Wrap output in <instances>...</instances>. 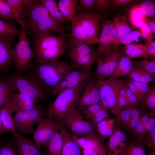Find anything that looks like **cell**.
Listing matches in <instances>:
<instances>
[{
    "label": "cell",
    "mask_w": 155,
    "mask_h": 155,
    "mask_svg": "<svg viewBox=\"0 0 155 155\" xmlns=\"http://www.w3.org/2000/svg\"><path fill=\"white\" fill-rule=\"evenodd\" d=\"M24 5L22 14L27 18L26 32L32 43L46 34H66L65 27L51 16L40 0H24Z\"/></svg>",
    "instance_id": "6da1fadb"
},
{
    "label": "cell",
    "mask_w": 155,
    "mask_h": 155,
    "mask_svg": "<svg viewBox=\"0 0 155 155\" xmlns=\"http://www.w3.org/2000/svg\"><path fill=\"white\" fill-rule=\"evenodd\" d=\"M72 62L58 60L40 63L34 61L27 74L49 95L52 89L70 72L76 69Z\"/></svg>",
    "instance_id": "7a4b0ae2"
},
{
    "label": "cell",
    "mask_w": 155,
    "mask_h": 155,
    "mask_svg": "<svg viewBox=\"0 0 155 155\" xmlns=\"http://www.w3.org/2000/svg\"><path fill=\"white\" fill-rule=\"evenodd\" d=\"M87 81L74 87L66 89L57 95L54 101L48 105L43 116L59 121L72 108L76 107L79 96Z\"/></svg>",
    "instance_id": "3957f363"
},
{
    "label": "cell",
    "mask_w": 155,
    "mask_h": 155,
    "mask_svg": "<svg viewBox=\"0 0 155 155\" xmlns=\"http://www.w3.org/2000/svg\"><path fill=\"white\" fill-rule=\"evenodd\" d=\"M26 21L23 18L17 20L21 28L17 43L13 52V65L15 72L27 73L30 71L36 54L30 46L26 31Z\"/></svg>",
    "instance_id": "277c9868"
},
{
    "label": "cell",
    "mask_w": 155,
    "mask_h": 155,
    "mask_svg": "<svg viewBox=\"0 0 155 155\" xmlns=\"http://www.w3.org/2000/svg\"><path fill=\"white\" fill-rule=\"evenodd\" d=\"M125 80V77L120 80L111 78L106 80L95 79L99 90L101 103L115 115L119 111L118 104L119 91Z\"/></svg>",
    "instance_id": "5b68a950"
},
{
    "label": "cell",
    "mask_w": 155,
    "mask_h": 155,
    "mask_svg": "<svg viewBox=\"0 0 155 155\" xmlns=\"http://www.w3.org/2000/svg\"><path fill=\"white\" fill-rule=\"evenodd\" d=\"M16 91L25 94L38 103L45 100L49 95L36 80L27 73H12L5 77Z\"/></svg>",
    "instance_id": "8992f818"
},
{
    "label": "cell",
    "mask_w": 155,
    "mask_h": 155,
    "mask_svg": "<svg viewBox=\"0 0 155 155\" xmlns=\"http://www.w3.org/2000/svg\"><path fill=\"white\" fill-rule=\"evenodd\" d=\"M58 122L69 129L71 134L77 136L86 137L96 134V128L83 118L76 107L72 108Z\"/></svg>",
    "instance_id": "52a82bcc"
},
{
    "label": "cell",
    "mask_w": 155,
    "mask_h": 155,
    "mask_svg": "<svg viewBox=\"0 0 155 155\" xmlns=\"http://www.w3.org/2000/svg\"><path fill=\"white\" fill-rule=\"evenodd\" d=\"M44 112L42 108L37 105L32 109L15 113L12 118L17 134H33L34 126L42 117Z\"/></svg>",
    "instance_id": "ba28073f"
},
{
    "label": "cell",
    "mask_w": 155,
    "mask_h": 155,
    "mask_svg": "<svg viewBox=\"0 0 155 155\" xmlns=\"http://www.w3.org/2000/svg\"><path fill=\"white\" fill-rule=\"evenodd\" d=\"M88 38V44L98 43L103 16L94 11H86L75 15Z\"/></svg>",
    "instance_id": "9c48e42d"
},
{
    "label": "cell",
    "mask_w": 155,
    "mask_h": 155,
    "mask_svg": "<svg viewBox=\"0 0 155 155\" xmlns=\"http://www.w3.org/2000/svg\"><path fill=\"white\" fill-rule=\"evenodd\" d=\"M116 36L115 30L112 21L106 20L103 16L99 44L96 52V59H102L104 56L113 50Z\"/></svg>",
    "instance_id": "30bf717a"
},
{
    "label": "cell",
    "mask_w": 155,
    "mask_h": 155,
    "mask_svg": "<svg viewBox=\"0 0 155 155\" xmlns=\"http://www.w3.org/2000/svg\"><path fill=\"white\" fill-rule=\"evenodd\" d=\"M59 130L58 121L51 118L42 117L36 123L33 133V141L39 146H45Z\"/></svg>",
    "instance_id": "8fae6325"
},
{
    "label": "cell",
    "mask_w": 155,
    "mask_h": 155,
    "mask_svg": "<svg viewBox=\"0 0 155 155\" xmlns=\"http://www.w3.org/2000/svg\"><path fill=\"white\" fill-rule=\"evenodd\" d=\"M125 54L119 48L109 52L102 59H96L97 64L94 73L97 79L103 80L113 72Z\"/></svg>",
    "instance_id": "7c38bea8"
},
{
    "label": "cell",
    "mask_w": 155,
    "mask_h": 155,
    "mask_svg": "<svg viewBox=\"0 0 155 155\" xmlns=\"http://www.w3.org/2000/svg\"><path fill=\"white\" fill-rule=\"evenodd\" d=\"M16 37L0 35V72L7 71L13 63V52Z\"/></svg>",
    "instance_id": "4fadbf2b"
},
{
    "label": "cell",
    "mask_w": 155,
    "mask_h": 155,
    "mask_svg": "<svg viewBox=\"0 0 155 155\" xmlns=\"http://www.w3.org/2000/svg\"><path fill=\"white\" fill-rule=\"evenodd\" d=\"M71 134L82 150L85 149L96 155H107V150L103 144V141L98 135L95 134L80 137Z\"/></svg>",
    "instance_id": "5bb4252c"
},
{
    "label": "cell",
    "mask_w": 155,
    "mask_h": 155,
    "mask_svg": "<svg viewBox=\"0 0 155 155\" xmlns=\"http://www.w3.org/2000/svg\"><path fill=\"white\" fill-rule=\"evenodd\" d=\"M101 103L99 90L95 79L88 80L84 88L80 95L76 104L77 107L87 106Z\"/></svg>",
    "instance_id": "9a60e30c"
},
{
    "label": "cell",
    "mask_w": 155,
    "mask_h": 155,
    "mask_svg": "<svg viewBox=\"0 0 155 155\" xmlns=\"http://www.w3.org/2000/svg\"><path fill=\"white\" fill-rule=\"evenodd\" d=\"M12 140L18 155H45L40 146L26 137L17 134L13 136Z\"/></svg>",
    "instance_id": "2e32d148"
},
{
    "label": "cell",
    "mask_w": 155,
    "mask_h": 155,
    "mask_svg": "<svg viewBox=\"0 0 155 155\" xmlns=\"http://www.w3.org/2000/svg\"><path fill=\"white\" fill-rule=\"evenodd\" d=\"M144 110L140 107L130 105L120 110L115 114V130L123 131L132 120L141 115Z\"/></svg>",
    "instance_id": "e0dca14e"
},
{
    "label": "cell",
    "mask_w": 155,
    "mask_h": 155,
    "mask_svg": "<svg viewBox=\"0 0 155 155\" xmlns=\"http://www.w3.org/2000/svg\"><path fill=\"white\" fill-rule=\"evenodd\" d=\"M67 41L66 45L67 56L71 57L86 55H96L95 52L91 45L77 40L67 34Z\"/></svg>",
    "instance_id": "ac0fdd59"
},
{
    "label": "cell",
    "mask_w": 155,
    "mask_h": 155,
    "mask_svg": "<svg viewBox=\"0 0 155 155\" xmlns=\"http://www.w3.org/2000/svg\"><path fill=\"white\" fill-rule=\"evenodd\" d=\"M59 131L63 137L61 155H83L81 147L72 137L65 126L58 122Z\"/></svg>",
    "instance_id": "d6986e66"
},
{
    "label": "cell",
    "mask_w": 155,
    "mask_h": 155,
    "mask_svg": "<svg viewBox=\"0 0 155 155\" xmlns=\"http://www.w3.org/2000/svg\"><path fill=\"white\" fill-rule=\"evenodd\" d=\"M67 34H48L43 35L34 40L32 43L36 54L46 49L56 46L64 43L63 40Z\"/></svg>",
    "instance_id": "ffe728a7"
},
{
    "label": "cell",
    "mask_w": 155,
    "mask_h": 155,
    "mask_svg": "<svg viewBox=\"0 0 155 155\" xmlns=\"http://www.w3.org/2000/svg\"><path fill=\"white\" fill-rule=\"evenodd\" d=\"M66 45L64 42L58 45L50 47L36 53V61L45 63L58 60L64 55Z\"/></svg>",
    "instance_id": "44dd1931"
},
{
    "label": "cell",
    "mask_w": 155,
    "mask_h": 155,
    "mask_svg": "<svg viewBox=\"0 0 155 155\" xmlns=\"http://www.w3.org/2000/svg\"><path fill=\"white\" fill-rule=\"evenodd\" d=\"M112 21L116 34L113 47V50H114L118 48L120 38L131 30L132 28L126 16L122 15H116Z\"/></svg>",
    "instance_id": "7402d4cb"
},
{
    "label": "cell",
    "mask_w": 155,
    "mask_h": 155,
    "mask_svg": "<svg viewBox=\"0 0 155 155\" xmlns=\"http://www.w3.org/2000/svg\"><path fill=\"white\" fill-rule=\"evenodd\" d=\"M127 139L126 133L124 131L115 130L110 136L107 143V155H118Z\"/></svg>",
    "instance_id": "603a6c76"
},
{
    "label": "cell",
    "mask_w": 155,
    "mask_h": 155,
    "mask_svg": "<svg viewBox=\"0 0 155 155\" xmlns=\"http://www.w3.org/2000/svg\"><path fill=\"white\" fill-rule=\"evenodd\" d=\"M14 97L1 108L0 113L2 123L5 129L8 132H10L13 136H16L18 134L15 130L12 116L13 113L14 112Z\"/></svg>",
    "instance_id": "cb8c5ba5"
},
{
    "label": "cell",
    "mask_w": 155,
    "mask_h": 155,
    "mask_svg": "<svg viewBox=\"0 0 155 155\" xmlns=\"http://www.w3.org/2000/svg\"><path fill=\"white\" fill-rule=\"evenodd\" d=\"M14 99V109L15 113L32 109L38 103L30 96L19 92H16Z\"/></svg>",
    "instance_id": "d4e9b609"
},
{
    "label": "cell",
    "mask_w": 155,
    "mask_h": 155,
    "mask_svg": "<svg viewBox=\"0 0 155 155\" xmlns=\"http://www.w3.org/2000/svg\"><path fill=\"white\" fill-rule=\"evenodd\" d=\"M57 3L59 9L66 22H71L78 10V0H59Z\"/></svg>",
    "instance_id": "484cf974"
},
{
    "label": "cell",
    "mask_w": 155,
    "mask_h": 155,
    "mask_svg": "<svg viewBox=\"0 0 155 155\" xmlns=\"http://www.w3.org/2000/svg\"><path fill=\"white\" fill-rule=\"evenodd\" d=\"M118 155H146L145 146L140 140H127Z\"/></svg>",
    "instance_id": "4316f807"
},
{
    "label": "cell",
    "mask_w": 155,
    "mask_h": 155,
    "mask_svg": "<svg viewBox=\"0 0 155 155\" xmlns=\"http://www.w3.org/2000/svg\"><path fill=\"white\" fill-rule=\"evenodd\" d=\"M16 93L6 77H0V108L9 102Z\"/></svg>",
    "instance_id": "83f0119b"
},
{
    "label": "cell",
    "mask_w": 155,
    "mask_h": 155,
    "mask_svg": "<svg viewBox=\"0 0 155 155\" xmlns=\"http://www.w3.org/2000/svg\"><path fill=\"white\" fill-rule=\"evenodd\" d=\"M76 68L82 69L92 73L91 65L96 59V55H77L69 58Z\"/></svg>",
    "instance_id": "f1b7e54d"
},
{
    "label": "cell",
    "mask_w": 155,
    "mask_h": 155,
    "mask_svg": "<svg viewBox=\"0 0 155 155\" xmlns=\"http://www.w3.org/2000/svg\"><path fill=\"white\" fill-rule=\"evenodd\" d=\"M132 67L131 59L125 54L109 77L118 80L128 75Z\"/></svg>",
    "instance_id": "f546056e"
},
{
    "label": "cell",
    "mask_w": 155,
    "mask_h": 155,
    "mask_svg": "<svg viewBox=\"0 0 155 155\" xmlns=\"http://www.w3.org/2000/svg\"><path fill=\"white\" fill-rule=\"evenodd\" d=\"M63 143V137L59 131L46 144L44 150L45 155H61Z\"/></svg>",
    "instance_id": "4dcf8cb0"
},
{
    "label": "cell",
    "mask_w": 155,
    "mask_h": 155,
    "mask_svg": "<svg viewBox=\"0 0 155 155\" xmlns=\"http://www.w3.org/2000/svg\"><path fill=\"white\" fill-rule=\"evenodd\" d=\"M124 52L130 59L150 57L148 54L145 44H135L125 45Z\"/></svg>",
    "instance_id": "1f68e13d"
},
{
    "label": "cell",
    "mask_w": 155,
    "mask_h": 155,
    "mask_svg": "<svg viewBox=\"0 0 155 155\" xmlns=\"http://www.w3.org/2000/svg\"><path fill=\"white\" fill-rule=\"evenodd\" d=\"M51 16L61 26L64 27L65 20L60 12L57 3L54 0H40Z\"/></svg>",
    "instance_id": "d6a6232c"
},
{
    "label": "cell",
    "mask_w": 155,
    "mask_h": 155,
    "mask_svg": "<svg viewBox=\"0 0 155 155\" xmlns=\"http://www.w3.org/2000/svg\"><path fill=\"white\" fill-rule=\"evenodd\" d=\"M115 119H110L108 118L99 122L96 127L99 136L103 140L111 136L115 131L114 124L115 123Z\"/></svg>",
    "instance_id": "836d02e7"
},
{
    "label": "cell",
    "mask_w": 155,
    "mask_h": 155,
    "mask_svg": "<svg viewBox=\"0 0 155 155\" xmlns=\"http://www.w3.org/2000/svg\"><path fill=\"white\" fill-rule=\"evenodd\" d=\"M141 107L148 112L151 117L155 115V86L151 87L148 92L144 96L141 102Z\"/></svg>",
    "instance_id": "e575fe53"
},
{
    "label": "cell",
    "mask_w": 155,
    "mask_h": 155,
    "mask_svg": "<svg viewBox=\"0 0 155 155\" xmlns=\"http://www.w3.org/2000/svg\"><path fill=\"white\" fill-rule=\"evenodd\" d=\"M128 75L134 81L142 83L147 84L155 80V76L133 65Z\"/></svg>",
    "instance_id": "d590c367"
},
{
    "label": "cell",
    "mask_w": 155,
    "mask_h": 155,
    "mask_svg": "<svg viewBox=\"0 0 155 155\" xmlns=\"http://www.w3.org/2000/svg\"><path fill=\"white\" fill-rule=\"evenodd\" d=\"M71 22V32L68 35L74 38L82 41L87 44H89L87 37L75 16Z\"/></svg>",
    "instance_id": "8d00e7d4"
},
{
    "label": "cell",
    "mask_w": 155,
    "mask_h": 155,
    "mask_svg": "<svg viewBox=\"0 0 155 155\" xmlns=\"http://www.w3.org/2000/svg\"><path fill=\"white\" fill-rule=\"evenodd\" d=\"M21 30L17 28L15 23L0 19V35L18 36Z\"/></svg>",
    "instance_id": "74e56055"
},
{
    "label": "cell",
    "mask_w": 155,
    "mask_h": 155,
    "mask_svg": "<svg viewBox=\"0 0 155 155\" xmlns=\"http://www.w3.org/2000/svg\"><path fill=\"white\" fill-rule=\"evenodd\" d=\"M132 65L155 76V59L153 57L147 58L135 61L133 62Z\"/></svg>",
    "instance_id": "f35d334b"
},
{
    "label": "cell",
    "mask_w": 155,
    "mask_h": 155,
    "mask_svg": "<svg viewBox=\"0 0 155 155\" xmlns=\"http://www.w3.org/2000/svg\"><path fill=\"white\" fill-rule=\"evenodd\" d=\"M105 107L101 103L87 106L77 107L80 114L86 120L89 121L99 111Z\"/></svg>",
    "instance_id": "ab89813d"
},
{
    "label": "cell",
    "mask_w": 155,
    "mask_h": 155,
    "mask_svg": "<svg viewBox=\"0 0 155 155\" xmlns=\"http://www.w3.org/2000/svg\"><path fill=\"white\" fill-rule=\"evenodd\" d=\"M0 155H18L12 140L0 138Z\"/></svg>",
    "instance_id": "60d3db41"
},
{
    "label": "cell",
    "mask_w": 155,
    "mask_h": 155,
    "mask_svg": "<svg viewBox=\"0 0 155 155\" xmlns=\"http://www.w3.org/2000/svg\"><path fill=\"white\" fill-rule=\"evenodd\" d=\"M0 18L14 23L16 22L14 13L5 0H0Z\"/></svg>",
    "instance_id": "b9f144b4"
},
{
    "label": "cell",
    "mask_w": 155,
    "mask_h": 155,
    "mask_svg": "<svg viewBox=\"0 0 155 155\" xmlns=\"http://www.w3.org/2000/svg\"><path fill=\"white\" fill-rule=\"evenodd\" d=\"M139 8L146 16L154 17L155 16V4L152 1L146 0L139 5Z\"/></svg>",
    "instance_id": "7bdbcfd3"
},
{
    "label": "cell",
    "mask_w": 155,
    "mask_h": 155,
    "mask_svg": "<svg viewBox=\"0 0 155 155\" xmlns=\"http://www.w3.org/2000/svg\"><path fill=\"white\" fill-rule=\"evenodd\" d=\"M147 17L141 11L139 5L132 7L129 12V19L131 25L133 22L137 21H144Z\"/></svg>",
    "instance_id": "ee69618b"
},
{
    "label": "cell",
    "mask_w": 155,
    "mask_h": 155,
    "mask_svg": "<svg viewBox=\"0 0 155 155\" xmlns=\"http://www.w3.org/2000/svg\"><path fill=\"white\" fill-rule=\"evenodd\" d=\"M14 13L16 19L22 16L24 7V0H5Z\"/></svg>",
    "instance_id": "f6af8a7d"
},
{
    "label": "cell",
    "mask_w": 155,
    "mask_h": 155,
    "mask_svg": "<svg viewBox=\"0 0 155 155\" xmlns=\"http://www.w3.org/2000/svg\"><path fill=\"white\" fill-rule=\"evenodd\" d=\"M140 36L141 35L139 32L132 30L120 38L119 43L127 45L134 41L138 42L140 41Z\"/></svg>",
    "instance_id": "bcb514c9"
},
{
    "label": "cell",
    "mask_w": 155,
    "mask_h": 155,
    "mask_svg": "<svg viewBox=\"0 0 155 155\" xmlns=\"http://www.w3.org/2000/svg\"><path fill=\"white\" fill-rule=\"evenodd\" d=\"M78 3L79 6L77 12L81 13L96 10V0H80Z\"/></svg>",
    "instance_id": "7dc6e473"
},
{
    "label": "cell",
    "mask_w": 155,
    "mask_h": 155,
    "mask_svg": "<svg viewBox=\"0 0 155 155\" xmlns=\"http://www.w3.org/2000/svg\"><path fill=\"white\" fill-rule=\"evenodd\" d=\"M109 115V113L108 109L104 107L97 112L89 121L96 128V125L99 122L108 118Z\"/></svg>",
    "instance_id": "c3c4849f"
},
{
    "label": "cell",
    "mask_w": 155,
    "mask_h": 155,
    "mask_svg": "<svg viewBox=\"0 0 155 155\" xmlns=\"http://www.w3.org/2000/svg\"><path fill=\"white\" fill-rule=\"evenodd\" d=\"M139 29V32L141 36L144 39L146 40L148 42L153 40L154 36L152 35V33L147 25L143 22L140 25Z\"/></svg>",
    "instance_id": "681fc988"
},
{
    "label": "cell",
    "mask_w": 155,
    "mask_h": 155,
    "mask_svg": "<svg viewBox=\"0 0 155 155\" xmlns=\"http://www.w3.org/2000/svg\"><path fill=\"white\" fill-rule=\"evenodd\" d=\"M141 140L144 144L155 150V129L152 132L146 133L141 139Z\"/></svg>",
    "instance_id": "f907efd6"
},
{
    "label": "cell",
    "mask_w": 155,
    "mask_h": 155,
    "mask_svg": "<svg viewBox=\"0 0 155 155\" xmlns=\"http://www.w3.org/2000/svg\"><path fill=\"white\" fill-rule=\"evenodd\" d=\"M141 116L142 115L138 117L133 119L129 122L125 126L123 131L127 134L130 135L132 132L140 123Z\"/></svg>",
    "instance_id": "816d5d0a"
},
{
    "label": "cell",
    "mask_w": 155,
    "mask_h": 155,
    "mask_svg": "<svg viewBox=\"0 0 155 155\" xmlns=\"http://www.w3.org/2000/svg\"><path fill=\"white\" fill-rule=\"evenodd\" d=\"M126 99L130 105L141 107V105L139 100L132 93L127 86Z\"/></svg>",
    "instance_id": "f5cc1de1"
},
{
    "label": "cell",
    "mask_w": 155,
    "mask_h": 155,
    "mask_svg": "<svg viewBox=\"0 0 155 155\" xmlns=\"http://www.w3.org/2000/svg\"><path fill=\"white\" fill-rule=\"evenodd\" d=\"M145 125L140 122L137 127L132 132L130 135L131 140H140Z\"/></svg>",
    "instance_id": "db71d44e"
},
{
    "label": "cell",
    "mask_w": 155,
    "mask_h": 155,
    "mask_svg": "<svg viewBox=\"0 0 155 155\" xmlns=\"http://www.w3.org/2000/svg\"><path fill=\"white\" fill-rule=\"evenodd\" d=\"M125 82L132 93L137 98L141 103V97L137 86L135 83L134 80L128 77L127 80H125Z\"/></svg>",
    "instance_id": "11a10c76"
},
{
    "label": "cell",
    "mask_w": 155,
    "mask_h": 155,
    "mask_svg": "<svg viewBox=\"0 0 155 155\" xmlns=\"http://www.w3.org/2000/svg\"><path fill=\"white\" fill-rule=\"evenodd\" d=\"M134 82L137 86L140 94L141 102L144 97L150 91V88L146 84L140 83L135 81Z\"/></svg>",
    "instance_id": "9f6ffc18"
},
{
    "label": "cell",
    "mask_w": 155,
    "mask_h": 155,
    "mask_svg": "<svg viewBox=\"0 0 155 155\" xmlns=\"http://www.w3.org/2000/svg\"><path fill=\"white\" fill-rule=\"evenodd\" d=\"M154 129H155V118L154 117H150L145 125L141 138L146 133L152 132Z\"/></svg>",
    "instance_id": "6f0895ef"
},
{
    "label": "cell",
    "mask_w": 155,
    "mask_h": 155,
    "mask_svg": "<svg viewBox=\"0 0 155 155\" xmlns=\"http://www.w3.org/2000/svg\"><path fill=\"white\" fill-rule=\"evenodd\" d=\"M147 53L150 57L155 56V42L153 40L145 44Z\"/></svg>",
    "instance_id": "680465c9"
},
{
    "label": "cell",
    "mask_w": 155,
    "mask_h": 155,
    "mask_svg": "<svg viewBox=\"0 0 155 155\" xmlns=\"http://www.w3.org/2000/svg\"><path fill=\"white\" fill-rule=\"evenodd\" d=\"M96 10L104 12L108 7L109 3L107 0H96Z\"/></svg>",
    "instance_id": "91938a15"
},
{
    "label": "cell",
    "mask_w": 155,
    "mask_h": 155,
    "mask_svg": "<svg viewBox=\"0 0 155 155\" xmlns=\"http://www.w3.org/2000/svg\"><path fill=\"white\" fill-rule=\"evenodd\" d=\"M118 104L119 110L128 106H130L127 99L119 95L118 100Z\"/></svg>",
    "instance_id": "94428289"
},
{
    "label": "cell",
    "mask_w": 155,
    "mask_h": 155,
    "mask_svg": "<svg viewBox=\"0 0 155 155\" xmlns=\"http://www.w3.org/2000/svg\"><path fill=\"white\" fill-rule=\"evenodd\" d=\"M144 22L147 25L152 33L155 34V21L154 19L146 18Z\"/></svg>",
    "instance_id": "6125c7cd"
},
{
    "label": "cell",
    "mask_w": 155,
    "mask_h": 155,
    "mask_svg": "<svg viewBox=\"0 0 155 155\" xmlns=\"http://www.w3.org/2000/svg\"><path fill=\"white\" fill-rule=\"evenodd\" d=\"M132 0H114L111 1L114 6L119 7L129 4L133 1Z\"/></svg>",
    "instance_id": "be15d7a7"
},
{
    "label": "cell",
    "mask_w": 155,
    "mask_h": 155,
    "mask_svg": "<svg viewBox=\"0 0 155 155\" xmlns=\"http://www.w3.org/2000/svg\"><path fill=\"white\" fill-rule=\"evenodd\" d=\"M127 87V86L125 82L119 91V95L125 97L126 98Z\"/></svg>",
    "instance_id": "e7e4bbea"
},
{
    "label": "cell",
    "mask_w": 155,
    "mask_h": 155,
    "mask_svg": "<svg viewBox=\"0 0 155 155\" xmlns=\"http://www.w3.org/2000/svg\"><path fill=\"white\" fill-rule=\"evenodd\" d=\"M1 108H0V110ZM8 132V131L5 129L2 123L0 113V138L2 135L5 133Z\"/></svg>",
    "instance_id": "03108f58"
},
{
    "label": "cell",
    "mask_w": 155,
    "mask_h": 155,
    "mask_svg": "<svg viewBox=\"0 0 155 155\" xmlns=\"http://www.w3.org/2000/svg\"><path fill=\"white\" fill-rule=\"evenodd\" d=\"M146 155H155V150H153V151L148 153L147 154H146Z\"/></svg>",
    "instance_id": "003e7915"
}]
</instances>
